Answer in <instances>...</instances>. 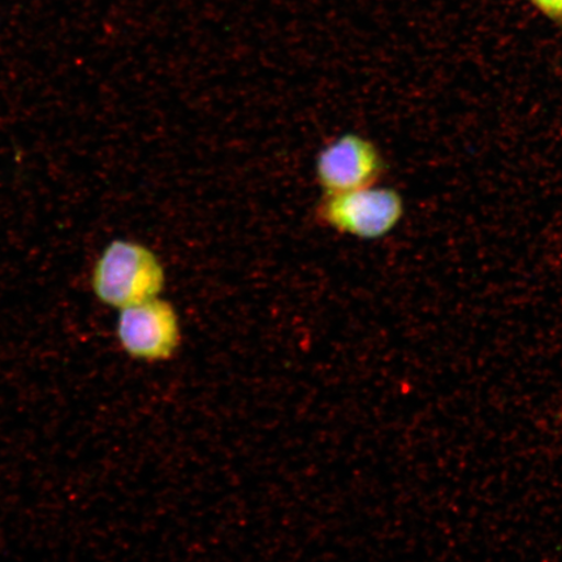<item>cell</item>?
Masks as SVG:
<instances>
[{
  "mask_svg": "<svg viewBox=\"0 0 562 562\" xmlns=\"http://www.w3.org/2000/svg\"><path fill=\"white\" fill-rule=\"evenodd\" d=\"M165 284L158 257L144 245L123 240L104 249L91 279L95 296L121 311L158 299Z\"/></svg>",
  "mask_w": 562,
  "mask_h": 562,
  "instance_id": "obj_1",
  "label": "cell"
},
{
  "mask_svg": "<svg viewBox=\"0 0 562 562\" xmlns=\"http://www.w3.org/2000/svg\"><path fill=\"white\" fill-rule=\"evenodd\" d=\"M404 215L403 196L391 188L326 194L316 206V220L340 234L374 240L389 235Z\"/></svg>",
  "mask_w": 562,
  "mask_h": 562,
  "instance_id": "obj_2",
  "label": "cell"
},
{
  "mask_svg": "<svg viewBox=\"0 0 562 562\" xmlns=\"http://www.w3.org/2000/svg\"><path fill=\"white\" fill-rule=\"evenodd\" d=\"M116 335L122 348L136 360H170L181 342L179 315L170 302L154 299L123 308Z\"/></svg>",
  "mask_w": 562,
  "mask_h": 562,
  "instance_id": "obj_3",
  "label": "cell"
},
{
  "mask_svg": "<svg viewBox=\"0 0 562 562\" xmlns=\"http://www.w3.org/2000/svg\"><path fill=\"white\" fill-rule=\"evenodd\" d=\"M539 12L551 20H562V0H530Z\"/></svg>",
  "mask_w": 562,
  "mask_h": 562,
  "instance_id": "obj_5",
  "label": "cell"
},
{
  "mask_svg": "<svg viewBox=\"0 0 562 562\" xmlns=\"http://www.w3.org/2000/svg\"><path fill=\"white\" fill-rule=\"evenodd\" d=\"M384 168L378 147L368 138L349 133L318 154L315 173L326 194H337L375 187Z\"/></svg>",
  "mask_w": 562,
  "mask_h": 562,
  "instance_id": "obj_4",
  "label": "cell"
}]
</instances>
